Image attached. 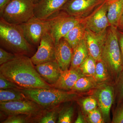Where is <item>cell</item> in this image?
I'll list each match as a JSON object with an SVG mask.
<instances>
[{
  "instance_id": "obj_1",
  "label": "cell",
  "mask_w": 123,
  "mask_h": 123,
  "mask_svg": "<svg viewBox=\"0 0 123 123\" xmlns=\"http://www.w3.org/2000/svg\"><path fill=\"white\" fill-rule=\"evenodd\" d=\"M29 56L17 55L14 59L0 67V73L20 89L54 88L38 73Z\"/></svg>"
},
{
  "instance_id": "obj_2",
  "label": "cell",
  "mask_w": 123,
  "mask_h": 123,
  "mask_svg": "<svg viewBox=\"0 0 123 123\" xmlns=\"http://www.w3.org/2000/svg\"><path fill=\"white\" fill-rule=\"evenodd\" d=\"M0 43L1 47L15 55L29 56L34 51V47L27 41L19 25L10 24L1 18Z\"/></svg>"
},
{
  "instance_id": "obj_3",
  "label": "cell",
  "mask_w": 123,
  "mask_h": 123,
  "mask_svg": "<svg viewBox=\"0 0 123 123\" xmlns=\"http://www.w3.org/2000/svg\"><path fill=\"white\" fill-rule=\"evenodd\" d=\"M20 89L27 99L36 103L45 110L55 107L63 103L75 101L81 94L55 88Z\"/></svg>"
},
{
  "instance_id": "obj_4",
  "label": "cell",
  "mask_w": 123,
  "mask_h": 123,
  "mask_svg": "<svg viewBox=\"0 0 123 123\" xmlns=\"http://www.w3.org/2000/svg\"><path fill=\"white\" fill-rule=\"evenodd\" d=\"M117 27L110 26L104 46L101 59L107 66L114 84L123 69V60L119 44Z\"/></svg>"
},
{
  "instance_id": "obj_5",
  "label": "cell",
  "mask_w": 123,
  "mask_h": 123,
  "mask_svg": "<svg viewBox=\"0 0 123 123\" xmlns=\"http://www.w3.org/2000/svg\"><path fill=\"white\" fill-rule=\"evenodd\" d=\"M34 8L33 0H11L0 18L10 24L19 25L34 17Z\"/></svg>"
},
{
  "instance_id": "obj_6",
  "label": "cell",
  "mask_w": 123,
  "mask_h": 123,
  "mask_svg": "<svg viewBox=\"0 0 123 123\" xmlns=\"http://www.w3.org/2000/svg\"><path fill=\"white\" fill-rule=\"evenodd\" d=\"M82 19L69 15L61 10L46 20L48 31L54 40L55 46L70 30L81 22Z\"/></svg>"
},
{
  "instance_id": "obj_7",
  "label": "cell",
  "mask_w": 123,
  "mask_h": 123,
  "mask_svg": "<svg viewBox=\"0 0 123 123\" xmlns=\"http://www.w3.org/2000/svg\"><path fill=\"white\" fill-rule=\"evenodd\" d=\"M0 110L6 116L26 115L34 118L39 117L45 109L34 101L26 99L0 103Z\"/></svg>"
},
{
  "instance_id": "obj_8",
  "label": "cell",
  "mask_w": 123,
  "mask_h": 123,
  "mask_svg": "<svg viewBox=\"0 0 123 123\" xmlns=\"http://www.w3.org/2000/svg\"><path fill=\"white\" fill-rule=\"evenodd\" d=\"M114 85L105 84L99 85L89 94L96 98L102 112L104 123L111 122L110 111L115 103Z\"/></svg>"
},
{
  "instance_id": "obj_9",
  "label": "cell",
  "mask_w": 123,
  "mask_h": 123,
  "mask_svg": "<svg viewBox=\"0 0 123 123\" xmlns=\"http://www.w3.org/2000/svg\"><path fill=\"white\" fill-rule=\"evenodd\" d=\"M108 4L105 1L89 15L82 19L86 29L94 33H102L111 25L107 16Z\"/></svg>"
},
{
  "instance_id": "obj_10",
  "label": "cell",
  "mask_w": 123,
  "mask_h": 123,
  "mask_svg": "<svg viewBox=\"0 0 123 123\" xmlns=\"http://www.w3.org/2000/svg\"><path fill=\"white\" fill-rule=\"evenodd\" d=\"M27 42L33 46H38L48 26L46 20L34 17L26 22L19 24Z\"/></svg>"
},
{
  "instance_id": "obj_11",
  "label": "cell",
  "mask_w": 123,
  "mask_h": 123,
  "mask_svg": "<svg viewBox=\"0 0 123 123\" xmlns=\"http://www.w3.org/2000/svg\"><path fill=\"white\" fill-rule=\"evenodd\" d=\"M105 1V0H69L62 10L71 16L84 18Z\"/></svg>"
},
{
  "instance_id": "obj_12",
  "label": "cell",
  "mask_w": 123,
  "mask_h": 123,
  "mask_svg": "<svg viewBox=\"0 0 123 123\" xmlns=\"http://www.w3.org/2000/svg\"><path fill=\"white\" fill-rule=\"evenodd\" d=\"M31 59L35 66L56 60L55 46L48 31L44 33L37 51Z\"/></svg>"
},
{
  "instance_id": "obj_13",
  "label": "cell",
  "mask_w": 123,
  "mask_h": 123,
  "mask_svg": "<svg viewBox=\"0 0 123 123\" xmlns=\"http://www.w3.org/2000/svg\"><path fill=\"white\" fill-rule=\"evenodd\" d=\"M68 0H39L34 4V17L41 20H48L61 11Z\"/></svg>"
},
{
  "instance_id": "obj_14",
  "label": "cell",
  "mask_w": 123,
  "mask_h": 123,
  "mask_svg": "<svg viewBox=\"0 0 123 123\" xmlns=\"http://www.w3.org/2000/svg\"><path fill=\"white\" fill-rule=\"evenodd\" d=\"M107 31V30L102 33H97L88 29L86 30L85 38L89 53L96 61L101 59Z\"/></svg>"
},
{
  "instance_id": "obj_15",
  "label": "cell",
  "mask_w": 123,
  "mask_h": 123,
  "mask_svg": "<svg viewBox=\"0 0 123 123\" xmlns=\"http://www.w3.org/2000/svg\"><path fill=\"white\" fill-rule=\"evenodd\" d=\"M73 52L72 47L63 38L56 45V60L62 72L70 68Z\"/></svg>"
},
{
  "instance_id": "obj_16",
  "label": "cell",
  "mask_w": 123,
  "mask_h": 123,
  "mask_svg": "<svg viewBox=\"0 0 123 123\" xmlns=\"http://www.w3.org/2000/svg\"><path fill=\"white\" fill-rule=\"evenodd\" d=\"M35 68L43 80L52 86L57 82L62 72L56 60L35 65Z\"/></svg>"
},
{
  "instance_id": "obj_17",
  "label": "cell",
  "mask_w": 123,
  "mask_h": 123,
  "mask_svg": "<svg viewBox=\"0 0 123 123\" xmlns=\"http://www.w3.org/2000/svg\"><path fill=\"white\" fill-rule=\"evenodd\" d=\"M84 76L80 68H69L62 72L59 78L52 86L61 90L70 91L77 80Z\"/></svg>"
},
{
  "instance_id": "obj_18",
  "label": "cell",
  "mask_w": 123,
  "mask_h": 123,
  "mask_svg": "<svg viewBox=\"0 0 123 123\" xmlns=\"http://www.w3.org/2000/svg\"><path fill=\"white\" fill-rule=\"evenodd\" d=\"M73 50L70 68H79L90 55L85 37Z\"/></svg>"
},
{
  "instance_id": "obj_19",
  "label": "cell",
  "mask_w": 123,
  "mask_h": 123,
  "mask_svg": "<svg viewBox=\"0 0 123 123\" xmlns=\"http://www.w3.org/2000/svg\"><path fill=\"white\" fill-rule=\"evenodd\" d=\"M86 30L85 24L82 20L70 30L63 38L73 49L85 37Z\"/></svg>"
},
{
  "instance_id": "obj_20",
  "label": "cell",
  "mask_w": 123,
  "mask_h": 123,
  "mask_svg": "<svg viewBox=\"0 0 123 123\" xmlns=\"http://www.w3.org/2000/svg\"><path fill=\"white\" fill-rule=\"evenodd\" d=\"M98 86L94 77L85 76L77 80L70 91L84 94L94 89Z\"/></svg>"
},
{
  "instance_id": "obj_21",
  "label": "cell",
  "mask_w": 123,
  "mask_h": 123,
  "mask_svg": "<svg viewBox=\"0 0 123 123\" xmlns=\"http://www.w3.org/2000/svg\"><path fill=\"white\" fill-rule=\"evenodd\" d=\"M94 77L98 85L105 84L114 85L107 66L102 59L97 61Z\"/></svg>"
},
{
  "instance_id": "obj_22",
  "label": "cell",
  "mask_w": 123,
  "mask_h": 123,
  "mask_svg": "<svg viewBox=\"0 0 123 123\" xmlns=\"http://www.w3.org/2000/svg\"><path fill=\"white\" fill-rule=\"evenodd\" d=\"M123 11V0L108 4L107 16L111 26L118 27L119 18Z\"/></svg>"
},
{
  "instance_id": "obj_23",
  "label": "cell",
  "mask_w": 123,
  "mask_h": 123,
  "mask_svg": "<svg viewBox=\"0 0 123 123\" xmlns=\"http://www.w3.org/2000/svg\"><path fill=\"white\" fill-rule=\"evenodd\" d=\"M27 99L20 89H0V102Z\"/></svg>"
},
{
  "instance_id": "obj_24",
  "label": "cell",
  "mask_w": 123,
  "mask_h": 123,
  "mask_svg": "<svg viewBox=\"0 0 123 123\" xmlns=\"http://www.w3.org/2000/svg\"><path fill=\"white\" fill-rule=\"evenodd\" d=\"M97 61L91 55L86 58L79 67L82 73L87 76H94Z\"/></svg>"
},
{
  "instance_id": "obj_25",
  "label": "cell",
  "mask_w": 123,
  "mask_h": 123,
  "mask_svg": "<svg viewBox=\"0 0 123 123\" xmlns=\"http://www.w3.org/2000/svg\"><path fill=\"white\" fill-rule=\"evenodd\" d=\"M59 106L53 107L46 111L39 117L38 123H57L58 119Z\"/></svg>"
},
{
  "instance_id": "obj_26",
  "label": "cell",
  "mask_w": 123,
  "mask_h": 123,
  "mask_svg": "<svg viewBox=\"0 0 123 123\" xmlns=\"http://www.w3.org/2000/svg\"><path fill=\"white\" fill-rule=\"evenodd\" d=\"M74 113V108L73 106L65 107L59 109L57 123H72Z\"/></svg>"
},
{
  "instance_id": "obj_27",
  "label": "cell",
  "mask_w": 123,
  "mask_h": 123,
  "mask_svg": "<svg viewBox=\"0 0 123 123\" xmlns=\"http://www.w3.org/2000/svg\"><path fill=\"white\" fill-rule=\"evenodd\" d=\"M80 105L82 111L84 115L98 107L97 99L93 96L91 95L82 99Z\"/></svg>"
},
{
  "instance_id": "obj_28",
  "label": "cell",
  "mask_w": 123,
  "mask_h": 123,
  "mask_svg": "<svg viewBox=\"0 0 123 123\" xmlns=\"http://www.w3.org/2000/svg\"><path fill=\"white\" fill-rule=\"evenodd\" d=\"M115 103L116 105L123 99V69L114 84Z\"/></svg>"
},
{
  "instance_id": "obj_29",
  "label": "cell",
  "mask_w": 123,
  "mask_h": 123,
  "mask_svg": "<svg viewBox=\"0 0 123 123\" xmlns=\"http://www.w3.org/2000/svg\"><path fill=\"white\" fill-rule=\"evenodd\" d=\"M84 115L87 123H104L102 114L98 107Z\"/></svg>"
},
{
  "instance_id": "obj_30",
  "label": "cell",
  "mask_w": 123,
  "mask_h": 123,
  "mask_svg": "<svg viewBox=\"0 0 123 123\" xmlns=\"http://www.w3.org/2000/svg\"><path fill=\"white\" fill-rule=\"evenodd\" d=\"M33 117L26 115H16L10 116L1 123H26L32 121Z\"/></svg>"
},
{
  "instance_id": "obj_31",
  "label": "cell",
  "mask_w": 123,
  "mask_h": 123,
  "mask_svg": "<svg viewBox=\"0 0 123 123\" xmlns=\"http://www.w3.org/2000/svg\"><path fill=\"white\" fill-rule=\"evenodd\" d=\"M116 105L113 112L111 123H123V99L120 103Z\"/></svg>"
},
{
  "instance_id": "obj_32",
  "label": "cell",
  "mask_w": 123,
  "mask_h": 123,
  "mask_svg": "<svg viewBox=\"0 0 123 123\" xmlns=\"http://www.w3.org/2000/svg\"><path fill=\"white\" fill-rule=\"evenodd\" d=\"M20 89V87L12 82L7 79L2 74L0 73V89Z\"/></svg>"
},
{
  "instance_id": "obj_33",
  "label": "cell",
  "mask_w": 123,
  "mask_h": 123,
  "mask_svg": "<svg viewBox=\"0 0 123 123\" xmlns=\"http://www.w3.org/2000/svg\"><path fill=\"white\" fill-rule=\"evenodd\" d=\"M17 55L6 51L2 48H0V65L7 63L14 59Z\"/></svg>"
},
{
  "instance_id": "obj_34",
  "label": "cell",
  "mask_w": 123,
  "mask_h": 123,
  "mask_svg": "<svg viewBox=\"0 0 123 123\" xmlns=\"http://www.w3.org/2000/svg\"><path fill=\"white\" fill-rule=\"evenodd\" d=\"M119 44L123 60V31L118 29L117 30Z\"/></svg>"
},
{
  "instance_id": "obj_35",
  "label": "cell",
  "mask_w": 123,
  "mask_h": 123,
  "mask_svg": "<svg viewBox=\"0 0 123 123\" xmlns=\"http://www.w3.org/2000/svg\"><path fill=\"white\" fill-rule=\"evenodd\" d=\"M74 123H86L85 117L82 112L79 111L78 113L77 117Z\"/></svg>"
},
{
  "instance_id": "obj_36",
  "label": "cell",
  "mask_w": 123,
  "mask_h": 123,
  "mask_svg": "<svg viewBox=\"0 0 123 123\" xmlns=\"http://www.w3.org/2000/svg\"><path fill=\"white\" fill-rule=\"evenodd\" d=\"M11 0H0V14L1 15L6 7Z\"/></svg>"
},
{
  "instance_id": "obj_37",
  "label": "cell",
  "mask_w": 123,
  "mask_h": 123,
  "mask_svg": "<svg viewBox=\"0 0 123 123\" xmlns=\"http://www.w3.org/2000/svg\"><path fill=\"white\" fill-rule=\"evenodd\" d=\"M123 28V11L120 15L118 23V29H120Z\"/></svg>"
},
{
  "instance_id": "obj_38",
  "label": "cell",
  "mask_w": 123,
  "mask_h": 123,
  "mask_svg": "<svg viewBox=\"0 0 123 123\" xmlns=\"http://www.w3.org/2000/svg\"><path fill=\"white\" fill-rule=\"evenodd\" d=\"M117 0H105L106 2H107L108 4H111V3L115 2Z\"/></svg>"
},
{
  "instance_id": "obj_39",
  "label": "cell",
  "mask_w": 123,
  "mask_h": 123,
  "mask_svg": "<svg viewBox=\"0 0 123 123\" xmlns=\"http://www.w3.org/2000/svg\"><path fill=\"white\" fill-rule=\"evenodd\" d=\"M33 2H34V4H35L36 3H37V2L39 0H33Z\"/></svg>"
},
{
  "instance_id": "obj_40",
  "label": "cell",
  "mask_w": 123,
  "mask_h": 123,
  "mask_svg": "<svg viewBox=\"0 0 123 123\" xmlns=\"http://www.w3.org/2000/svg\"><path fill=\"white\" fill-rule=\"evenodd\" d=\"M118 29V28H117ZM118 29L119 30H121V31H123V28H122V29Z\"/></svg>"
}]
</instances>
